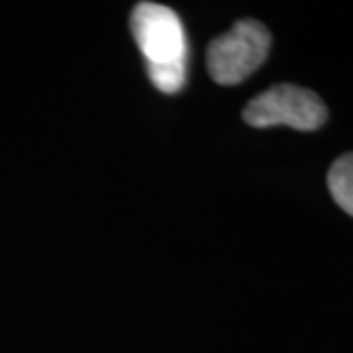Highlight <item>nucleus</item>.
Here are the masks:
<instances>
[{
	"label": "nucleus",
	"instance_id": "1",
	"mask_svg": "<svg viewBox=\"0 0 353 353\" xmlns=\"http://www.w3.org/2000/svg\"><path fill=\"white\" fill-rule=\"evenodd\" d=\"M132 34L148 63L153 87L175 94L187 83L189 41L175 10L157 2H139L132 12Z\"/></svg>",
	"mask_w": 353,
	"mask_h": 353
},
{
	"label": "nucleus",
	"instance_id": "2",
	"mask_svg": "<svg viewBox=\"0 0 353 353\" xmlns=\"http://www.w3.org/2000/svg\"><path fill=\"white\" fill-rule=\"evenodd\" d=\"M269 51L271 32L257 20H240L208 46V73L218 85H238L265 63Z\"/></svg>",
	"mask_w": 353,
	"mask_h": 353
},
{
	"label": "nucleus",
	"instance_id": "3",
	"mask_svg": "<svg viewBox=\"0 0 353 353\" xmlns=\"http://www.w3.org/2000/svg\"><path fill=\"white\" fill-rule=\"evenodd\" d=\"M243 120L253 128L289 126L299 132H314L326 124L328 108L312 90L281 83L248 102Z\"/></svg>",
	"mask_w": 353,
	"mask_h": 353
},
{
	"label": "nucleus",
	"instance_id": "4",
	"mask_svg": "<svg viewBox=\"0 0 353 353\" xmlns=\"http://www.w3.org/2000/svg\"><path fill=\"white\" fill-rule=\"evenodd\" d=\"M328 189L334 202L353 216V152L338 157L328 171Z\"/></svg>",
	"mask_w": 353,
	"mask_h": 353
}]
</instances>
